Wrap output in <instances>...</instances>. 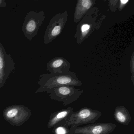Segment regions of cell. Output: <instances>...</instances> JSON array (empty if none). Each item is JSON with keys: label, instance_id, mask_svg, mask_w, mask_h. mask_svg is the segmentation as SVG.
<instances>
[{"label": "cell", "instance_id": "52a82bcc", "mask_svg": "<svg viewBox=\"0 0 134 134\" xmlns=\"http://www.w3.org/2000/svg\"><path fill=\"white\" fill-rule=\"evenodd\" d=\"M45 19L43 10L38 12H30L27 14L23 25L22 30L25 36L30 41L37 35L40 27Z\"/></svg>", "mask_w": 134, "mask_h": 134}, {"label": "cell", "instance_id": "3957f363", "mask_svg": "<svg viewBox=\"0 0 134 134\" xmlns=\"http://www.w3.org/2000/svg\"><path fill=\"white\" fill-rule=\"evenodd\" d=\"M101 116L102 113L99 110L88 107H82L77 111L73 112L69 119L61 125L69 128L71 126L78 127L89 124L95 123Z\"/></svg>", "mask_w": 134, "mask_h": 134}, {"label": "cell", "instance_id": "5b68a950", "mask_svg": "<svg viewBox=\"0 0 134 134\" xmlns=\"http://www.w3.org/2000/svg\"><path fill=\"white\" fill-rule=\"evenodd\" d=\"M31 115V110L27 107L21 105L9 106L3 112L5 120L14 126L22 125L29 119Z\"/></svg>", "mask_w": 134, "mask_h": 134}, {"label": "cell", "instance_id": "9a60e30c", "mask_svg": "<svg viewBox=\"0 0 134 134\" xmlns=\"http://www.w3.org/2000/svg\"><path fill=\"white\" fill-rule=\"evenodd\" d=\"M119 0H110L109 1V10L112 12H115L118 10Z\"/></svg>", "mask_w": 134, "mask_h": 134}, {"label": "cell", "instance_id": "4fadbf2b", "mask_svg": "<svg viewBox=\"0 0 134 134\" xmlns=\"http://www.w3.org/2000/svg\"><path fill=\"white\" fill-rule=\"evenodd\" d=\"M113 116L116 121L123 125H128L131 120L130 113L127 108L123 105L118 106L115 108Z\"/></svg>", "mask_w": 134, "mask_h": 134}, {"label": "cell", "instance_id": "8fae6325", "mask_svg": "<svg viewBox=\"0 0 134 134\" xmlns=\"http://www.w3.org/2000/svg\"><path fill=\"white\" fill-rule=\"evenodd\" d=\"M73 110V108L69 107L52 113L50 115L47 124L48 127L54 128L55 127L61 125L69 119Z\"/></svg>", "mask_w": 134, "mask_h": 134}, {"label": "cell", "instance_id": "6da1fadb", "mask_svg": "<svg viewBox=\"0 0 134 134\" xmlns=\"http://www.w3.org/2000/svg\"><path fill=\"white\" fill-rule=\"evenodd\" d=\"M40 87L36 93L45 92L54 88L63 86H81L83 83L76 73L71 71L63 73L44 74L38 80Z\"/></svg>", "mask_w": 134, "mask_h": 134}, {"label": "cell", "instance_id": "277c9868", "mask_svg": "<svg viewBox=\"0 0 134 134\" xmlns=\"http://www.w3.org/2000/svg\"><path fill=\"white\" fill-rule=\"evenodd\" d=\"M51 99L63 103L66 106L79 98L83 92L72 86H63L54 88L46 92Z\"/></svg>", "mask_w": 134, "mask_h": 134}, {"label": "cell", "instance_id": "8992f818", "mask_svg": "<svg viewBox=\"0 0 134 134\" xmlns=\"http://www.w3.org/2000/svg\"><path fill=\"white\" fill-rule=\"evenodd\" d=\"M67 11L56 14L52 18L47 27L44 36V43L48 44L61 34L68 19Z\"/></svg>", "mask_w": 134, "mask_h": 134}, {"label": "cell", "instance_id": "ba28073f", "mask_svg": "<svg viewBox=\"0 0 134 134\" xmlns=\"http://www.w3.org/2000/svg\"><path fill=\"white\" fill-rule=\"evenodd\" d=\"M112 123H94L83 127L71 126L70 134H109L116 127Z\"/></svg>", "mask_w": 134, "mask_h": 134}, {"label": "cell", "instance_id": "2e32d148", "mask_svg": "<svg viewBox=\"0 0 134 134\" xmlns=\"http://www.w3.org/2000/svg\"><path fill=\"white\" fill-rule=\"evenodd\" d=\"M130 70L131 73V79L133 85H134V53L133 52L131 57L130 62Z\"/></svg>", "mask_w": 134, "mask_h": 134}, {"label": "cell", "instance_id": "7a4b0ae2", "mask_svg": "<svg viewBox=\"0 0 134 134\" xmlns=\"http://www.w3.org/2000/svg\"><path fill=\"white\" fill-rule=\"evenodd\" d=\"M99 9L93 7L89 10L77 26L74 37L77 43L80 44L96 30L99 29L106 17L104 15L97 20Z\"/></svg>", "mask_w": 134, "mask_h": 134}, {"label": "cell", "instance_id": "e0dca14e", "mask_svg": "<svg viewBox=\"0 0 134 134\" xmlns=\"http://www.w3.org/2000/svg\"><path fill=\"white\" fill-rule=\"evenodd\" d=\"M129 0H127V1L120 0L119 1L118 10L120 12L125 7L127 4L129 3Z\"/></svg>", "mask_w": 134, "mask_h": 134}, {"label": "cell", "instance_id": "ac0fdd59", "mask_svg": "<svg viewBox=\"0 0 134 134\" xmlns=\"http://www.w3.org/2000/svg\"><path fill=\"white\" fill-rule=\"evenodd\" d=\"M7 3L3 0H0V7H6Z\"/></svg>", "mask_w": 134, "mask_h": 134}, {"label": "cell", "instance_id": "d6986e66", "mask_svg": "<svg viewBox=\"0 0 134 134\" xmlns=\"http://www.w3.org/2000/svg\"></svg>", "mask_w": 134, "mask_h": 134}, {"label": "cell", "instance_id": "30bf717a", "mask_svg": "<svg viewBox=\"0 0 134 134\" xmlns=\"http://www.w3.org/2000/svg\"><path fill=\"white\" fill-rule=\"evenodd\" d=\"M47 70L50 73H63L70 71L71 64L68 60L62 57L51 59L47 64Z\"/></svg>", "mask_w": 134, "mask_h": 134}, {"label": "cell", "instance_id": "5bb4252c", "mask_svg": "<svg viewBox=\"0 0 134 134\" xmlns=\"http://www.w3.org/2000/svg\"><path fill=\"white\" fill-rule=\"evenodd\" d=\"M53 132L54 134H69V129L63 126H57L53 128Z\"/></svg>", "mask_w": 134, "mask_h": 134}, {"label": "cell", "instance_id": "9c48e42d", "mask_svg": "<svg viewBox=\"0 0 134 134\" xmlns=\"http://www.w3.org/2000/svg\"><path fill=\"white\" fill-rule=\"evenodd\" d=\"M15 63L10 54H8L0 43V88L4 86L7 80L15 68Z\"/></svg>", "mask_w": 134, "mask_h": 134}, {"label": "cell", "instance_id": "7c38bea8", "mask_svg": "<svg viewBox=\"0 0 134 134\" xmlns=\"http://www.w3.org/2000/svg\"><path fill=\"white\" fill-rule=\"evenodd\" d=\"M96 3V0H79L77 1L74 11V20L79 22L89 10Z\"/></svg>", "mask_w": 134, "mask_h": 134}]
</instances>
